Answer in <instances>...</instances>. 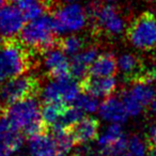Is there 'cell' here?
Returning a JSON list of instances; mask_svg holds the SVG:
<instances>
[{
  "mask_svg": "<svg viewBox=\"0 0 156 156\" xmlns=\"http://www.w3.org/2000/svg\"><path fill=\"white\" fill-rule=\"evenodd\" d=\"M45 69L47 75L54 79L69 77L71 62H69L66 55L59 47L49 50L45 54Z\"/></svg>",
  "mask_w": 156,
  "mask_h": 156,
  "instance_id": "11",
  "label": "cell"
},
{
  "mask_svg": "<svg viewBox=\"0 0 156 156\" xmlns=\"http://www.w3.org/2000/svg\"><path fill=\"white\" fill-rule=\"evenodd\" d=\"M11 152H9V151H1L0 152V156H10L11 155Z\"/></svg>",
  "mask_w": 156,
  "mask_h": 156,
  "instance_id": "31",
  "label": "cell"
},
{
  "mask_svg": "<svg viewBox=\"0 0 156 156\" xmlns=\"http://www.w3.org/2000/svg\"><path fill=\"white\" fill-rule=\"evenodd\" d=\"M40 90L41 83L34 75H20L10 78V80L0 88V107H8L16 102L35 98Z\"/></svg>",
  "mask_w": 156,
  "mask_h": 156,
  "instance_id": "4",
  "label": "cell"
},
{
  "mask_svg": "<svg viewBox=\"0 0 156 156\" xmlns=\"http://www.w3.org/2000/svg\"><path fill=\"white\" fill-rule=\"evenodd\" d=\"M69 106V105L64 102L43 103V105L41 106L42 119L47 125L51 126L61 119Z\"/></svg>",
  "mask_w": 156,
  "mask_h": 156,
  "instance_id": "20",
  "label": "cell"
},
{
  "mask_svg": "<svg viewBox=\"0 0 156 156\" xmlns=\"http://www.w3.org/2000/svg\"><path fill=\"white\" fill-rule=\"evenodd\" d=\"M124 137L123 130L119 123H113L104 132V134L98 139V152L100 155L108 156L110 153V149L118 140Z\"/></svg>",
  "mask_w": 156,
  "mask_h": 156,
  "instance_id": "19",
  "label": "cell"
},
{
  "mask_svg": "<svg viewBox=\"0 0 156 156\" xmlns=\"http://www.w3.org/2000/svg\"><path fill=\"white\" fill-rule=\"evenodd\" d=\"M100 156H106V155H100Z\"/></svg>",
  "mask_w": 156,
  "mask_h": 156,
  "instance_id": "36",
  "label": "cell"
},
{
  "mask_svg": "<svg viewBox=\"0 0 156 156\" xmlns=\"http://www.w3.org/2000/svg\"><path fill=\"white\" fill-rule=\"evenodd\" d=\"M33 54L20 39L10 37L0 39V76L2 79L14 78L27 73L32 66Z\"/></svg>",
  "mask_w": 156,
  "mask_h": 156,
  "instance_id": "1",
  "label": "cell"
},
{
  "mask_svg": "<svg viewBox=\"0 0 156 156\" xmlns=\"http://www.w3.org/2000/svg\"><path fill=\"white\" fill-rule=\"evenodd\" d=\"M117 87L115 79L110 77H95V76H86L79 80V88L83 93L91 94L95 98H109L115 92Z\"/></svg>",
  "mask_w": 156,
  "mask_h": 156,
  "instance_id": "9",
  "label": "cell"
},
{
  "mask_svg": "<svg viewBox=\"0 0 156 156\" xmlns=\"http://www.w3.org/2000/svg\"><path fill=\"white\" fill-rule=\"evenodd\" d=\"M118 65L123 73L124 78L132 83H138L142 78L145 69H147L138 57L130 54H126L120 57Z\"/></svg>",
  "mask_w": 156,
  "mask_h": 156,
  "instance_id": "15",
  "label": "cell"
},
{
  "mask_svg": "<svg viewBox=\"0 0 156 156\" xmlns=\"http://www.w3.org/2000/svg\"><path fill=\"white\" fill-rule=\"evenodd\" d=\"M147 151H149V156H156V143L147 145Z\"/></svg>",
  "mask_w": 156,
  "mask_h": 156,
  "instance_id": "29",
  "label": "cell"
},
{
  "mask_svg": "<svg viewBox=\"0 0 156 156\" xmlns=\"http://www.w3.org/2000/svg\"><path fill=\"white\" fill-rule=\"evenodd\" d=\"M86 46V41L77 35H69L63 39H59L58 47L69 56H75L79 54Z\"/></svg>",
  "mask_w": 156,
  "mask_h": 156,
  "instance_id": "22",
  "label": "cell"
},
{
  "mask_svg": "<svg viewBox=\"0 0 156 156\" xmlns=\"http://www.w3.org/2000/svg\"><path fill=\"white\" fill-rule=\"evenodd\" d=\"M98 112L103 119L112 123H124L128 117L123 101L118 98H107L100 106Z\"/></svg>",
  "mask_w": 156,
  "mask_h": 156,
  "instance_id": "13",
  "label": "cell"
},
{
  "mask_svg": "<svg viewBox=\"0 0 156 156\" xmlns=\"http://www.w3.org/2000/svg\"><path fill=\"white\" fill-rule=\"evenodd\" d=\"M55 30L57 34L67 31H78L85 27L88 16L86 9L81 5L72 3L64 7L57 8L52 13Z\"/></svg>",
  "mask_w": 156,
  "mask_h": 156,
  "instance_id": "7",
  "label": "cell"
},
{
  "mask_svg": "<svg viewBox=\"0 0 156 156\" xmlns=\"http://www.w3.org/2000/svg\"><path fill=\"white\" fill-rule=\"evenodd\" d=\"M156 143V125H153L147 134V145Z\"/></svg>",
  "mask_w": 156,
  "mask_h": 156,
  "instance_id": "27",
  "label": "cell"
},
{
  "mask_svg": "<svg viewBox=\"0 0 156 156\" xmlns=\"http://www.w3.org/2000/svg\"><path fill=\"white\" fill-rule=\"evenodd\" d=\"M109 1H111V0H109Z\"/></svg>",
  "mask_w": 156,
  "mask_h": 156,
  "instance_id": "37",
  "label": "cell"
},
{
  "mask_svg": "<svg viewBox=\"0 0 156 156\" xmlns=\"http://www.w3.org/2000/svg\"><path fill=\"white\" fill-rule=\"evenodd\" d=\"M73 105L85 112H94L98 107V101L91 94L83 93L77 96V98L73 102Z\"/></svg>",
  "mask_w": 156,
  "mask_h": 156,
  "instance_id": "24",
  "label": "cell"
},
{
  "mask_svg": "<svg viewBox=\"0 0 156 156\" xmlns=\"http://www.w3.org/2000/svg\"><path fill=\"white\" fill-rule=\"evenodd\" d=\"M122 101L127 109L128 115H137L141 112L143 106L133 96V94L129 91H125L122 93Z\"/></svg>",
  "mask_w": 156,
  "mask_h": 156,
  "instance_id": "25",
  "label": "cell"
},
{
  "mask_svg": "<svg viewBox=\"0 0 156 156\" xmlns=\"http://www.w3.org/2000/svg\"><path fill=\"white\" fill-rule=\"evenodd\" d=\"M126 35L136 48L156 49V16L151 12L141 13L132 20L126 30Z\"/></svg>",
  "mask_w": 156,
  "mask_h": 156,
  "instance_id": "5",
  "label": "cell"
},
{
  "mask_svg": "<svg viewBox=\"0 0 156 156\" xmlns=\"http://www.w3.org/2000/svg\"><path fill=\"white\" fill-rule=\"evenodd\" d=\"M69 156H81V155H80L79 153H78V152H76V153L72 154V155H69Z\"/></svg>",
  "mask_w": 156,
  "mask_h": 156,
  "instance_id": "33",
  "label": "cell"
},
{
  "mask_svg": "<svg viewBox=\"0 0 156 156\" xmlns=\"http://www.w3.org/2000/svg\"><path fill=\"white\" fill-rule=\"evenodd\" d=\"M127 151L129 156H145L144 144L137 136H132L127 139Z\"/></svg>",
  "mask_w": 156,
  "mask_h": 156,
  "instance_id": "26",
  "label": "cell"
},
{
  "mask_svg": "<svg viewBox=\"0 0 156 156\" xmlns=\"http://www.w3.org/2000/svg\"><path fill=\"white\" fill-rule=\"evenodd\" d=\"M66 1H74V0H66Z\"/></svg>",
  "mask_w": 156,
  "mask_h": 156,
  "instance_id": "35",
  "label": "cell"
},
{
  "mask_svg": "<svg viewBox=\"0 0 156 156\" xmlns=\"http://www.w3.org/2000/svg\"><path fill=\"white\" fill-rule=\"evenodd\" d=\"M5 115L15 129L24 132L28 126L42 119L41 107L35 98L16 102L5 107Z\"/></svg>",
  "mask_w": 156,
  "mask_h": 156,
  "instance_id": "6",
  "label": "cell"
},
{
  "mask_svg": "<svg viewBox=\"0 0 156 156\" xmlns=\"http://www.w3.org/2000/svg\"><path fill=\"white\" fill-rule=\"evenodd\" d=\"M71 133L76 144H83L96 139L100 128V121L94 117H83L71 127Z\"/></svg>",
  "mask_w": 156,
  "mask_h": 156,
  "instance_id": "12",
  "label": "cell"
},
{
  "mask_svg": "<svg viewBox=\"0 0 156 156\" xmlns=\"http://www.w3.org/2000/svg\"><path fill=\"white\" fill-rule=\"evenodd\" d=\"M129 92L133 94L135 98L142 105L143 107L152 103L155 98V91H154L153 85L147 83H134Z\"/></svg>",
  "mask_w": 156,
  "mask_h": 156,
  "instance_id": "21",
  "label": "cell"
},
{
  "mask_svg": "<svg viewBox=\"0 0 156 156\" xmlns=\"http://www.w3.org/2000/svg\"><path fill=\"white\" fill-rule=\"evenodd\" d=\"M50 132L56 143L58 156H65L72 150L73 145L76 144L69 127H65L60 123H55L50 126Z\"/></svg>",
  "mask_w": 156,
  "mask_h": 156,
  "instance_id": "18",
  "label": "cell"
},
{
  "mask_svg": "<svg viewBox=\"0 0 156 156\" xmlns=\"http://www.w3.org/2000/svg\"><path fill=\"white\" fill-rule=\"evenodd\" d=\"M86 13L93 24L94 32L112 37L123 32L124 22L117 8L113 5H101L95 1L87 5Z\"/></svg>",
  "mask_w": 156,
  "mask_h": 156,
  "instance_id": "3",
  "label": "cell"
},
{
  "mask_svg": "<svg viewBox=\"0 0 156 156\" xmlns=\"http://www.w3.org/2000/svg\"><path fill=\"white\" fill-rule=\"evenodd\" d=\"M24 142V136L15 129L5 115V107H0V152L18 151Z\"/></svg>",
  "mask_w": 156,
  "mask_h": 156,
  "instance_id": "8",
  "label": "cell"
},
{
  "mask_svg": "<svg viewBox=\"0 0 156 156\" xmlns=\"http://www.w3.org/2000/svg\"><path fill=\"white\" fill-rule=\"evenodd\" d=\"M26 20L24 13L18 8H0V37H13L14 34L22 30Z\"/></svg>",
  "mask_w": 156,
  "mask_h": 156,
  "instance_id": "10",
  "label": "cell"
},
{
  "mask_svg": "<svg viewBox=\"0 0 156 156\" xmlns=\"http://www.w3.org/2000/svg\"><path fill=\"white\" fill-rule=\"evenodd\" d=\"M3 79H2V77H1V76H0V83H1V81H2Z\"/></svg>",
  "mask_w": 156,
  "mask_h": 156,
  "instance_id": "34",
  "label": "cell"
},
{
  "mask_svg": "<svg viewBox=\"0 0 156 156\" xmlns=\"http://www.w3.org/2000/svg\"><path fill=\"white\" fill-rule=\"evenodd\" d=\"M98 58V49L95 47L88 48L73 56L71 61V74L76 80L83 79L88 76L89 67Z\"/></svg>",
  "mask_w": 156,
  "mask_h": 156,
  "instance_id": "14",
  "label": "cell"
},
{
  "mask_svg": "<svg viewBox=\"0 0 156 156\" xmlns=\"http://www.w3.org/2000/svg\"><path fill=\"white\" fill-rule=\"evenodd\" d=\"M151 108H152V111L154 112V115H156V96L154 98V100L152 101V107Z\"/></svg>",
  "mask_w": 156,
  "mask_h": 156,
  "instance_id": "30",
  "label": "cell"
},
{
  "mask_svg": "<svg viewBox=\"0 0 156 156\" xmlns=\"http://www.w3.org/2000/svg\"><path fill=\"white\" fill-rule=\"evenodd\" d=\"M118 62L115 55L111 52H104L98 55V58L89 67L88 75L95 77H110L117 74Z\"/></svg>",
  "mask_w": 156,
  "mask_h": 156,
  "instance_id": "16",
  "label": "cell"
},
{
  "mask_svg": "<svg viewBox=\"0 0 156 156\" xmlns=\"http://www.w3.org/2000/svg\"><path fill=\"white\" fill-rule=\"evenodd\" d=\"M11 0H0V8L3 7L5 5H7V3H9Z\"/></svg>",
  "mask_w": 156,
  "mask_h": 156,
  "instance_id": "32",
  "label": "cell"
},
{
  "mask_svg": "<svg viewBox=\"0 0 156 156\" xmlns=\"http://www.w3.org/2000/svg\"><path fill=\"white\" fill-rule=\"evenodd\" d=\"M56 35L52 16L43 15L34 20H30L28 25L23 27L18 39L34 55H45L58 47L59 39Z\"/></svg>",
  "mask_w": 156,
  "mask_h": 156,
  "instance_id": "2",
  "label": "cell"
},
{
  "mask_svg": "<svg viewBox=\"0 0 156 156\" xmlns=\"http://www.w3.org/2000/svg\"><path fill=\"white\" fill-rule=\"evenodd\" d=\"M83 112H85V111H83L80 108H78V107L72 105V106L67 107L64 115L61 117V119L59 120L57 123L62 124L65 127H71L72 125L77 123L78 121H80V120L85 117Z\"/></svg>",
  "mask_w": 156,
  "mask_h": 156,
  "instance_id": "23",
  "label": "cell"
},
{
  "mask_svg": "<svg viewBox=\"0 0 156 156\" xmlns=\"http://www.w3.org/2000/svg\"><path fill=\"white\" fill-rule=\"evenodd\" d=\"M11 1H14V2L16 3V5H17L18 9L23 10L25 7H27L29 3H31L32 1H34V0H11Z\"/></svg>",
  "mask_w": 156,
  "mask_h": 156,
  "instance_id": "28",
  "label": "cell"
},
{
  "mask_svg": "<svg viewBox=\"0 0 156 156\" xmlns=\"http://www.w3.org/2000/svg\"><path fill=\"white\" fill-rule=\"evenodd\" d=\"M29 152L31 156H58L55 140L48 133L29 138Z\"/></svg>",
  "mask_w": 156,
  "mask_h": 156,
  "instance_id": "17",
  "label": "cell"
}]
</instances>
